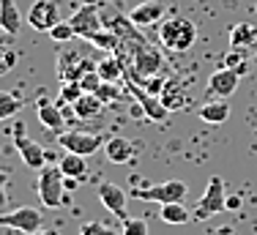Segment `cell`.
<instances>
[{
    "label": "cell",
    "mask_w": 257,
    "mask_h": 235,
    "mask_svg": "<svg viewBox=\"0 0 257 235\" xmlns=\"http://www.w3.org/2000/svg\"><path fill=\"white\" fill-rule=\"evenodd\" d=\"M96 60H90L88 55L77 52V49H63L58 58V77L60 82H79L85 74L96 71Z\"/></svg>",
    "instance_id": "cell-7"
},
{
    "label": "cell",
    "mask_w": 257,
    "mask_h": 235,
    "mask_svg": "<svg viewBox=\"0 0 257 235\" xmlns=\"http://www.w3.org/2000/svg\"><path fill=\"white\" fill-rule=\"evenodd\" d=\"M227 211V194H224V178L211 175L208 178V186L203 191V197L197 200V208H194V221H205L211 216Z\"/></svg>",
    "instance_id": "cell-4"
},
{
    "label": "cell",
    "mask_w": 257,
    "mask_h": 235,
    "mask_svg": "<svg viewBox=\"0 0 257 235\" xmlns=\"http://www.w3.org/2000/svg\"><path fill=\"white\" fill-rule=\"evenodd\" d=\"M25 107V101H22L17 93H9V90H0V121H11L20 109Z\"/></svg>",
    "instance_id": "cell-26"
},
{
    "label": "cell",
    "mask_w": 257,
    "mask_h": 235,
    "mask_svg": "<svg viewBox=\"0 0 257 235\" xmlns=\"http://www.w3.org/2000/svg\"><path fill=\"white\" fill-rule=\"evenodd\" d=\"M79 235H118V232L109 224H104V221H85L79 227Z\"/></svg>",
    "instance_id": "cell-34"
},
{
    "label": "cell",
    "mask_w": 257,
    "mask_h": 235,
    "mask_svg": "<svg viewBox=\"0 0 257 235\" xmlns=\"http://www.w3.org/2000/svg\"><path fill=\"white\" fill-rule=\"evenodd\" d=\"M17 60H20V55H17V49L11 47V41H0V77H6V74L14 71Z\"/></svg>",
    "instance_id": "cell-28"
},
{
    "label": "cell",
    "mask_w": 257,
    "mask_h": 235,
    "mask_svg": "<svg viewBox=\"0 0 257 235\" xmlns=\"http://www.w3.org/2000/svg\"><path fill=\"white\" fill-rule=\"evenodd\" d=\"M60 172H63L66 178H85V172H88V162H85V156H77V153H66V156H60Z\"/></svg>",
    "instance_id": "cell-23"
},
{
    "label": "cell",
    "mask_w": 257,
    "mask_h": 235,
    "mask_svg": "<svg viewBox=\"0 0 257 235\" xmlns=\"http://www.w3.org/2000/svg\"><path fill=\"white\" fill-rule=\"evenodd\" d=\"M88 44H93V47H101V49H107V52H112V49H118L123 41H120V36L118 33H112V30H107V28H101L99 33H93L88 39Z\"/></svg>",
    "instance_id": "cell-27"
},
{
    "label": "cell",
    "mask_w": 257,
    "mask_h": 235,
    "mask_svg": "<svg viewBox=\"0 0 257 235\" xmlns=\"http://www.w3.org/2000/svg\"><path fill=\"white\" fill-rule=\"evenodd\" d=\"M96 96H99L104 104H115L123 93H120V88H118L115 82H101V85H99V90H96Z\"/></svg>",
    "instance_id": "cell-33"
},
{
    "label": "cell",
    "mask_w": 257,
    "mask_h": 235,
    "mask_svg": "<svg viewBox=\"0 0 257 235\" xmlns=\"http://www.w3.org/2000/svg\"><path fill=\"white\" fill-rule=\"evenodd\" d=\"M120 235H148V221L140 216H128L120 221Z\"/></svg>",
    "instance_id": "cell-30"
},
{
    "label": "cell",
    "mask_w": 257,
    "mask_h": 235,
    "mask_svg": "<svg viewBox=\"0 0 257 235\" xmlns=\"http://www.w3.org/2000/svg\"><path fill=\"white\" fill-rule=\"evenodd\" d=\"M60 22V9L55 0H36L28 11V25L33 30H41V33H50L55 25Z\"/></svg>",
    "instance_id": "cell-11"
},
{
    "label": "cell",
    "mask_w": 257,
    "mask_h": 235,
    "mask_svg": "<svg viewBox=\"0 0 257 235\" xmlns=\"http://www.w3.org/2000/svg\"><path fill=\"white\" fill-rule=\"evenodd\" d=\"M9 186H11V175L0 167V211L9 205Z\"/></svg>",
    "instance_id": "cell-35"
},
{
    "label": "cell",
    "mask_w": 257,
    "mask_h": 235,
    "mask_svg": "<svg viewBox=\"0 0 257 235\" xmlns=\"http://www.w3.org/2000/svg\"><path fill=\"white\" fill-rule=\"evenodd\" d=\"M132 77H156L164 69V58L156 47H151L148 41H134V52H132Z\"/></svg>",
    "instance_id": "cell-8"
},
{
    "label": "cell",
    "mask_w": 257,
    "mask_h": 235,
    "mask_svg": "<svg viewBox=\"0 0 257 235\" xmlns=\"http://www.w3.org/2000/svg\"><path fill=\"white\" fill-rule=\"evenodd\" d=\"M230 47L232 49H257V25L238 22L230 30Z\"/></svg>",
    "instance_id": "cell-21"
},
{
    "label": "cell",
    "mask_w": 257,
    "mask_h": 235,
    "mask_svg": "<svg viewBox=\"0 0 257 235\" xmlns=\"http://www.w3.org/2000/svg\"><path fill=\"white\" fill-rule=\"evenodd\" d=\"M241 205V200H238V197H227V208H238Z\"/></svg>",
    "instance_id": "cell-38"
},
{
    "label": "cell",
    "mask_w": 257,
    "mask_h": 235,
    "mask_svg": "<svg viewBox=\"0 0 257 235\" xmlns=\"http://www.w3.org/2000/svg\"><path fill=\"white\" fill-rule=\"evenodd\" d=\"M71 28H74V33L79 39L88 41L93 33H99L104 28V20H101V6H79L74 14L69 17Z\"/></svg>",
    "instance_id": "cell-10"
},
{
    "label": "cell",
    "mask_w": 257,
    "mask_h": 235,
    "mask_svg": "<svg viewBox=\"0 0 257 235\" xmlns=\"http://www.w3.org/2000/svg\"><path fill=\"white\" fill-rule=\"evenodd\" d=\"M79 3H82V6H118V9H120V3H123V0H79Z\"/></svg>",
    "instance_id": "cell-36"
},
{
    "label": "cell",
    "mask_w": 257,
    "mask_h": 235,
    "mask_svg": "<svg viewBox=\"0 0 257 235\" xmlns=\"http://www.w3.org/2000/svg\"><path fill=\"white\" fill-rule=\"evenodd\" d=\"M22 28V14L14 0H0V30L6 36H17Z\"/></svg>",
    "instance_id": "cell-20"
},
{
    "label": "cell",
    "mask_w": 257,
    "mask_h": 235,
    "mask_svg": "<svg viewBox=\"0 0 257 235\" xmlns=\"http://www.w3.org/2000/svg\"><path fill=\"white\" fill-rule=\"evenodd\" d=\"M82 85L79 82H63V88H60V101L58 104H74L79 96H82Z\"/></svg>",
    "instance_id": "cell-32"
},
{
    "label": "cell",
    "mask_w": 257,
    "mask_h": 235,
    "mask_svg": "<svg viewBox=\"0 0 257 235\" xmlns=\"http://www.w3.org/2000/svg\"><path fill=\"white\" fill-rule=\"evenodd\" d=\"M159 39L167 52H189L197 41V25L186 17H170L159 25Z\"/></svg>",
    "instance_id": "cell-1"
},
{
    "label": "cell",
    "mask_w": 257,
    "mask_h": 235,
    "mask_svg": "<svg viewBox=\"0 0 257 235\" xmlns=\"http://www.w3.org/2000/svg\"><path fill=\"white\" fill-rule=\"evenodd\" d=\"M104 107H107V104H104L96 93H82L74 104H71V109H74V115L79 121H93V118H99L104 112Z\"/></svg>",
    "instance_id": "cell-19"
},
{
    "label": "cell",
    "mask_w": 257,
    "mask_h": 235,
    "mask_svg": "<svg viewBox=\"0 0 257 235\" xmlns=\"http://www.w3.org/2000/svg\"><path fill=\"white\" fill-rule=\"evenodd\" d=\"M39 121L44 123L50 132H66V115H63V107L60 104H52L50 98H39Z\"/></svg>",
    "instance_id": "cell-17"
},
{
    "label": "cell",
    "mask_w": 257,
    "mask_h": 235,
    "mask_svg": "<svg viewBox=\"0 0 257 235\" xmlns=\"http://www.w3.org/2000/svg\"><path fill=\"white\" fill-rule=\"evenodd\" d=\"M74 28H71V22L69 20H60L58 25H55V28L50 30V39L52 41H58V44H69L71 39H74Z\"/></svg>",
    "instance_id": "cell-31"
},
{
    "label": "cell",
    "mask_w": 257,
    "mask_h": 235,
    "mask_svg": "<svg viewBox=\"0 0 257 235\" xmlns=\"http://www.w3.org/2000/svg\"><path fill=\"white\" fill-rule=\"evenodd\" d=\"M159 98H162V104L170 109V112H173V109H181V107H186V104H189L186 88H183L181 79H167V82H164V88H162V93H159Z\"/></svg>",
    "instance_id": "cell-18"
},
{
    "label": "cell",
    "mask_w": 257,
    "mask_h": 235,
    "mask_svg": "<svg viewBox=\"0 0 257 235\" xmlns=\"http://www.w3.org/2000/svg\"><path fill=\"white\" fill-rule=\"evenodd\" d=\"M25 132H28L25 123L14 121V148H17V153L22 156L25 167H30V170H44L47 162H50V159H47V148L39 145L36 140H30Z\"/></svg>",
    "instance_id": "cell-6"
},
{
    "label": "cell",
    "mask_w": 257,
    "mask_h": 235,
    "mask_svg": "<svg viewBox=\"0 0 257 235\" xmlns=\"http://www.w3.org/2000/svg\"><path fill=\"white\" fill-rule=\"evenodd\" d=\"M96 71H99V77L104 82H118V79L123 77V63H120L118 58H112V55H107V58L99 60Z\"/></svg>",
    "instance_id": "cell-25"
},
{
    "label": "cell",
    "mask_w": 257,
    "mask_h": 235,
    "mask_svg": "<svg viewBox=\"0 0 257 235\" xmlns=\"http://www.w3.org/2000/svg\"><path fill=\"white\" fill-rule=\"evenodd\" d=\"M194 219V213L186 211V205L183 202H167V205H162V221H167V224H189V221Z\"/></svg>",
    "instance_id": "cell-24"
},
{
    "label": "cell",
    "mask_w": 257,
    "mask_h": 235,
    "mask_svg": "<svg viewBox=\"0 0 257 235\" xmlns=\"http://www.w3.org/2000/svg\"><path fill=\"white\" fill-rule=\"evenodd\" d=\"M134 153H137V148H134V142L126 140V137H109L104 142V156L112 164H128L134 159Z\"/></svg>",
    "instance_id": "cell-16"
},
{
    "label": "cell",
    "mask_w": 257,
    "mask_h": 235,
    "mask_svg": "<svg viewBox=\"0 0 257 235\" xmlns=\"http://www.w3.org/2000/svg\"><path fill=\"white\" fill-rule=\"evenodd\" d=\"M41 216L39 208H17L11 213H3L0 216V227H9V230H17V232H25V235H36L41 230Z\"/></svg>",
    "instance_id": "cell-9"
},
{
    "label": "cell",
    "mask_w": 257,
    "mask_h": 235,
    "mask_svg": "<svg viewBox=\"0 0 257 235\" xmlns=\"http://www.w3.org/2000/svg\"><path fill=\"white\" fill-rule=\"evenodd\" d=\"M58 145L66 153H77V156H93L104 145V134L99 132H77V129H66L58 134Z\"/></svg>",
    "instance_id": "cell-5"
},
{
    "label": "cell",
    "mask_w": 257,
    "mask_h": 235,
    "mask_svg": "<svg viewBox=\"0 0 257 235\" xmlns=\"http://www.w3.org/2000/svg\"><path fill=\"white\" fill-rule=\"evenodd\" d=\"M39 200L44 208H60L66 202V175L60 172V167H44L39 170Z\"/></svg>",
    "instance_id": "cell-3"
},
{
    "label": "cell",
    "mask_w": 257,
    "mask_h": 235,
    "mask_svg": "<svg viewBox=\"0 0 257 235\" xmlns=\"http://www.w3.org/2000/svg\"><path fill=\"white\" fill-rule=\"evenodd\" d=\"M186 191H189V186L183 181H178V178H170V181L151 183V186H134L132 189V197L145 200V202H159V205H167V202H183V200H186Z\"/></svg>",
    "instance_id": "cell-2"
},
{
    "label": "cell",
    "mask_w": 257,
    "mask_h": 235,
    "mask_svg": "<svg viewBox=\"0 0 257 235\" xmlns=\"http://www.w3.org/2000/svg\"><path fill=\"white\" fill-rule=\"evenodd\" d=\"M99 200H101V205L112 216H118L120 221L128 219V194L118 186V183H109V181L99 183Z\"/></svg>",
    "instance_id": "cell-14"
},
{
    "label": "cell",
    "mask_w": 257,
    "mask_h": 235,
    "mask_svg": "<svg viewBox=\"0 0 257 235\" xmlns=\"http://www.w3.org/2000/svg\"><path fill=\"white\" fill-rule=\"evenodd\" d=\"M36 235H60V232H58V230H39Z\"/></svg>",
    "instance_id": "cell-39"
},
{
    "label": "cell",
    "mask_w": 257,
    "mask_h": 235,
    "mask_svg": "<svg viewBox=\"0 0 257 235\" xmlns=\"http://www.w3.org/2000/svg\"><path fill=\"white\" fill-rule=\"evenodd\" d=\"M238 82H241V74L222 66V69H216L208 77V85H205L208 98H222L224 101V98H230L238 90Z\"/></svg>",
    "instance_id": "cell-12"
},
{
    "label": "cell",
    "mask_w": 257,
    "mask_h": 235,
    "mask_svg": "<svg viewBox=\"0 0 257 235\" xmlns=\"http://www.w3.org/2000/svg\"><path fill=\"white\" fill-rule=\"evenodd\" d=\"M126 90H128L134 98H137L140 109L145 112V118H148V121H156V123L167 121V112H170V109L162 104V98H156L154 93H148V90L140 88V85L132 82V79H126Z\"/></svg>",
    "instance_id": "cell-13"
},
{
    "label": "cell",
    "mask_w": 257,
    "mask_h": 235,
    "mask_svg": "<svg viewBox=\"0 0 257 235\" xmlns=\"http://www.w3.org/2000/svg\"><path fill=\"white\" fill-rule=\"evenodd\" d=\"M246 60H249L246 49H232L230 47V52L224 55V69H232V71L243 74L246 71Z\"/></svg>",
    "instance_id": "cell-29"
},
{
    "label": "cell",
    "mask_w": 257,
    "mask_h": 235,
    "mask_svg": "<svg viewBox=\"0 0 257 235\" xmlns=\"http://www.w3.org/2000/svg\"><path fill=\"white\" fill-rule=\"evenodd\" d=\"M197 118L203 123H213V126H219V123H224L230 118V107H227V101H222V98H208L203 107H200Z\"/></svg>",
    "instance_id": "cell-22"
},
{
    "label": "cell",
    "mask_w": 257,
    "mask_h": 235,
    "mask_svg": "<svg viewBox=\"0 0 257 235\" xmlns=\"http://www.w3.org/2000/svg\"><path fill=\"white\" fill-rule=\"evenodd\" d=\"M213 235H235V232H232V227H219Z\"/></svg>",
    "instance_id": "cell-37"
},
{
    "label": "cell",
    "mask_w": 257,
    "mask_h": 235,
    "mask_svg": "<svg viewBox=\"0 0 257 235\" xmlns=\"http://www.w3.org/2000/svg\"><path fill=\"white\" fill-rule=\"evenodd\" d=\"M164 17H167V6L162 0H145V3H137L128 11V20L137 25L140 30L151 28V25H159Z\"/></svg>",
    "instance_id": "cell-15"
}]
</instances>
